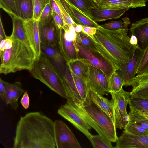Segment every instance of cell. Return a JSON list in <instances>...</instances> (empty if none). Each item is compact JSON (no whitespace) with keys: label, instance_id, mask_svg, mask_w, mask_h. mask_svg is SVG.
<instances>
[{"label":"cell","instance_id":"obj_50","mask_svg":"<svg viewBox=\"0 0 148 148\" xmlns=\"http://www.w3.org/2000/svg\"><path fill=\"white\" fill-rule=\"evenodd\" d=\"M83 26L79 24L77 25L75 27V31L77 33H80L82 31Z\"/></svg>","mask_w":148,"mask_h":148},{"label":"cell","instance_id":"obj_25","mask_svg":"<svg viewBox=\"0 0 148 148\" xmlns=\"http://www.w3.org/2000/svg\"><path fill=\"white\" fill-rule=\"evenodd\" d=\"M71 71L77 76L88 82L89 65L79 59L66 62Z\"/></svg>","mask_w":148,"mask_h":148},{"label":"cell","instance_id":"obj_24","mask_svg":"<svg viewBox=\"0 0 148 148\" xmlns=\"http://www.w3.org/2000/svg\"><path fill=\"white\" fill-rule=\"evenodd\" d=\"M11 17L12 19L13 27L12 33L10 36L23 42L31 49L24 28V21L14 16Z\"/></svg>","mask_w":148,"mask_h":148},{"label":"cell","instance_id":"obj_51","mask_svg":"<svg viewBox=\"0 0 148 148\" xmlns=\"http://www.w3.org/2000/svg\"><path fill=\"white\" fill-rule=\"evenodd\" d=\"M145 115L148 118V113H144Z\"/></svg>","mask_w":148,"mask_h":148},{"label":"cell","instance_id":"obj_44","mask_svg":"<svg viewBox=\"0 0 148 148\" xmlns=\"http://www.w3.org/2000/svg\"><path fill=\"white\" fill-rule=\"evenodd\" d=\"M97 29L95 27L83 26L82 32L92 38L94 35L96 33Z\"/></svg>","mask_w":148,"mask_h":148},{"label":"cell","instance_id":"obj_22","mask_svg":"<svg viewBox=\"0 0 148 148\" xmlns=\"http://www.w3.org/2000/svg\"><path fill=\"white\" fill-rule=\"evenodd\" d=\"M88 95L91 99L112 119L115 124L114 108L111 100H109L90 87Z\"/></svg>","mask_w":148,"mask_h":148},{"label":"cell","instance_id":"obj_42","mask_svg":"<svg viewBox=\"0 0 148 148\" xmlns=\"http://www.w3.org/2000/svg\"><path fill=\"white\" fill-rule=\"evenodd\" d=\"M52 16L57 29H60L64 28L65 25L62 18L53 11Z\"/></svg>","mask_w":148,"mask_h":148},{"label":"cell","instance_id":"obj_27","mask_svg":"<svg viewBox=\"0 0 148 148\" xmlns=\"http://www.w3.org/2000/svg\"><path fill=\"white\" fill-rule=\"evenodd\" d=\"M99 7L101 9L120 10L132 8L127 0H96Z\"/></svg>","mask_w":148,"mask_h":148},{"label":"cell","instance_id":"obj_46","mask_svg":"<svg viewBox=\"0 0 148 148\" xmlns=\"http://www.w3.org/2000/svg\"><path fill=\"white\" fill-rule=\"evenodd\" d=\"M49 3L53 11L58 14L62 18L59 7L55 1L54 0H50Z\"/></svg>","mask_w":148,"mask_h":148},{"label":"cell","instance_id":"obj_48","mask_svg":"<svg viewBox=\"0 0 148 148\" xmlns=\"http://www.w3.org/2000/svg\"><path fill=\"white\" fill-rule=\"evenodd\" d=\"M7 36L5 33L4 29L3 27L1 18L0 19V40L7 38Z\"/></svg>","mask_w":148,"mask_h":148},{"label":"cell","instance_id":"obj_26","mask_svg":"<svg viewBox=\"0 0 148 148\" xmlns=\"http://www.w3.org/2000/svg\"><path fill=\"white\" fill-rule=\"evenodd\" d=\"M19 18L24 21L33 18V5L32 0H16Z\"/></svg>","mask_w":148,"mask_h":148},{"label":"cell","instance_id":"obj_30","mask_svg":"<svg viewBox=\"0 0 148 148\" xmlns=\"http://www.w3.org/2000/svg\"><path fill=\"white\" fill-rule=\"evenodd\" d=\"M70 71L83 102L86 99L88 95L89 87L88 82L77 76L71 71Z\"/></svg>","mask_w":148,"mask_h":148},{"label":"cell","instance_id":"obj_12","mask_svg":"<svg viewBox=\"0 0 148 148\" xmlns=\"http://www.w3.org/2000/svg\"><path fill=\"white\" fill-rule=\"evenodd\" d=\"M23 23L26 33L31 48L34 52L36 59L40 56L42 53L39 20L33 18L24 21Z\"/></svg>","mask_w":148,"mask_h":148},{"label":"cell","instance_id":"obj_3","mask_svg":"<svg viewBox=\"0 0 148 148\" xmlns=\"http://www.w3.org/2000/svg\"><path fill=\"white\" fill-rule=\"evenodd\" d=\"M0 73L4 75L22 70L30 71L36 59L29 47L11 36L1 41Z\"/></svg>","mask_w":148,"mask_h":148},{"label":"cell","instance_id":"obj_35","mask_svg":"<svg viewBox=\"0 0 148 148\" xmlns=\"http://www.w3.org/2000/svg\"><path fill=\"white\" fill-rule=\"evenodd\" d=\"M129 104L144 113H148V99L130 97Z\"/></svg>","mask_w":148,"mask_h":148},{"label":"cell","instance_id":"obj_47","mask_svg":"<svg viewBox=\"0 0 148 148\" xmlns=\"http://www.w3.org/2000/svg\"><path fill=\"white\" fill-rule=\"evenodd\" d=\"M0 96L2 100L5 101V90L4 85L2 82L1 78L0 79Z\"/></svg>","mask_w":148,"mask_h":148},{"label":"cell","instance_id":"obj_28","mask_svg":"<svg viewBox=\"0 0 148 148\" xmlns=\"http://www.w3.org/2000/svg\"><path fill=\"white\" fill-rule=\"evenodd\" d=\"M93 20L92 10L100 8L92 0H67ZM94 21V20H93Z\"/></svg>","mask_w":148,"mask_h":148},{"label":"cell","instance_id":"obj_16","mask_svg":"<svg viewBox=\"0 0 148 148\" xmlns=\"http://www.w3.org/2000/svg\"><path fill=\"white\" fill-rule=\"evenodd\" d=\"M63 28L58 29V44L59 50L66 61L78 59V48L77 42L67 40L64 34Z\"/></svg>","mask_w":148,"mask_h":148},{"label":"cell","instance_id":"obj_15","mask_svg":"<svg viewBox=\"0 0 148 148\" xmlns=\"http://www.w3.org/2000/svg\"><path fill=\"white\" fill-rule=\"evenodd\" d=\"M132 87L130 97L148 99V71L137 75L125 86Z\"/></svg>","mask_w":148,"mask_h":148},{"label":"cell","instance_id":"obj_13","mask_svg":"<svg viewBox=\"0 0 148 148\" xmlns=\"http://www.w3.org/2000/svg\"><path fill=\"white\" fill-rule=\"evenodd\" d=\"M116 143L115 148H148V136L132 134L124 130Z\"/></svg>","mask_w":148,"mask_h":148},{"label":"cell","instance_id":"obj_41","mask_svg":"<svg viewBox=\"0 0 148 148\" xmlns=\"http://www.w3.org/2000/svg\"><path fill=\"white\" fill-rule=\"evenodd\" d=\"M53 11L50 3H47L43 10L39 20H42L52 14Z\"/></svg>","mask_w":148,"mask_h":148},{"label":"cell","instance_id":"obj_4","mask_svg":"<svg viewBox=\"0 0 148 148\" xmlns=\"http://www.w3.org/2000/svg\"><path fill=\"white\" fill-rule=\"evenodd\" d=\"M67 100L77 110L87 123L104 139L116 142V128L112 119L90 98L88 95L80 104Z\"/></svg>","mask_w":148,"mask_h":148},{"label":"cell","instance_id":"obj_10","mask_svg":"<svg viewBox=\"0 0 148 148\" xmlns=\"http://www.w3.org/2000/svg\"><path fill=\"white\" fill-rule=\"evenodd\" d=\"M41 43L56 47L58 43V29L52 14L39 20Z\"/></svg>","mask_w":148,"mask_h":148},{"label":"cell","instance_id":"obj_20","mask_svg":"<svg viewBox=\"0 0 148 148\" xmlns=\"http://www.w3.org/2000/svg\"><path fill=\"white\" fill-rule=\"evenodd\" d=\"M42 52L52 62L62 76L67 67L66 62L63 56L56 47L41 43Z\"/></svg>","mask_w":148,"mask_h":148},{"label":"cell","instance_id":"obj_23","mask_svg":"<svg viewBox=\"0 0 148 148\" xmlns=\"http://www.w3.org/2000/svg\"><path fill=\"white\" fill-rule=\"evenodd\" d=\"M128 10H114L100 8L93 9L92 10L93 20L97 22L117 19L123 15Z\"/></svg>","mask_w":148,"mask_h":148},{"label":"cell","instance_id":"obj_31","mask_svg":"<svg viewBox=\"0 0 148 148\" xmlns=\"http://www.w3.org/2000/svg\"><path fill=\"white\" fill-rule=\"evenodd\" d=\"M122 19L123 21L121 20L112 21L100 25L103 28L109 30L128 29V25L130 23L129 18L125 17Z\"/></svg>","mask_w":148,"mask_h":148},{"label":"cell","instance_id":"obj_6","mask_svg":"<svg viewBox=\"0 0 148 148\" xmlns=\"http://www.w3.org/2000/svg\"><path fill=\"white\" fill-rule=\"evenodd\" d=\"M78 48V59L87 64L99 69L109 79L112 74L116 70L97 51L88 49L77 42Z\"/></svg>","mask_w":148,"mask_h":148},{"label":"cell","instance_id":"obj_34","mask_svg":"<svg viewBox=\"0 0 148 148\" xmlns=\"http://www.w3.org/2000/svg\"><path fill=\"white\" fill-rule=\"evenodd\" d=\"M124 130L132 134L148 136V130L141 126L128 121L124 128Z\"/></svg>","mask_w":148,"mask_h":148},{"label":"cell","instance_id":"obj_1","mask_svg":"<svg viewBox=\"0 0 148 148\" xmlns=\"http://www.w3.org/2000/svg\"><path fill=\"white\" fill-rule=\"evenodd\" d=\"M14 148H56L54 122L39 112L21 116L17 123Z\"/></svg>","mask_w":148,"mask_h":148},{"label":"cell","instance_id":"obj_2","mask_svg":"<svg viewBox=\"0 0 148 148\" xmlns=\"http://www.w3.org/2000/svg\"><path fill=\"white\" fill-rule=\"evenodd\" d=\"M128 29L111 30L99 25L93 38L88 36L95 44L98 52L117 71L133 58L138 48L130 42Z\"/></svg>","mask_w":148,"mask_h":148},{"label":"cell","instance_id":"obj_8","mask_svg":"<svg viewBox=\"0 0 148 148\" xmlns=\"http://www.w3.org/2000/svg\"><path fill=\"white\" fill-rule=\"evenodd\" d=\"M57 112L90 139L92 135L89 132L91 127L69 101L67 100L65 104L61 105Z\"/></svg>","mask_w":148,"mask_h":148},{"label":"cell","instance_id":"obj_53","mask_svg":"<svg viewBox=\"0 0 148 148\" xmlns=\"http://www.w3.org/2000/svg\"><path fill=\"white\" fill-rule=\"evenodd\" d=\"M95 3H96L97 4V2L96 0H92Z\"/></svg>","mask_w":148,"mask_h":148},{"label":"cell","instance_id":"obj_9","mask_svg":"<svg viewBox=\"0 0 148 148\" xmlns=\"http://www.w3.org/2000/svg\"><path fill=\"white\" fill-rule=\"evenodd\" d=\"M56 148H81L78 140L66 125L60 120L54 121Z\"/></svg>","mask_w":148,"mask_h":148},{"label":"cell","instance_id":"obj_43","mask_svg":"<svg viewBox=\"0 0 148 148\" xmlns=\"http://www.w3.org/2000/svg\"><path fill=\"white\" fill-rule=\"evenodd\" d=\"M20 102L24 109H27L28 108L30 104V99L27 91L24 93Z\"/></svg>","mask_w":148,"mask_h":148},{"label":"cell","instance_id":"obj_49","mask_svg":"<svg viewBox=\"0 0 148 148\" xmlns=\"http://www.w3.org/2000/svg\"><path fill=\"white\" fill-rule=\"evenodd\" d=\"M130 42L133 45H137L138 41L136 37L133 35L131 36Z\"/></svg>","mask_w":148,"mask_h":148},{"label":"cell","instance_id":"obj_11","mask_svg":"<svg viewBox=\"0 0 148 148\" xmlns=\"http://www.w3.org/2000/svg\"><path fill=\"white\" fill-rule=\"evenodd\" d=\"M109 80L102 71L89 65L88 83L92 90L101 95H104L106 92H109Z\"/></svg>","mask_w":148,"mask_h":148},{"label":"cell","instance_id":"obj_39","mask_svg":"<svg viewBox=\"0 0 148 148\" xmlns=\"http://www.w3.org/2000/svg\"><path fill=\"white\" fill-rule=\"evenodd\" d=\"M50 0H36L33 5V18L39 20L42 12Z\"/></svg>","mask_w":148,"mask_h":148},{"label":"cell","instance_id":"obj_19","mask_svg":"<svg viewBox=\"0 0 148 148\" xmlns=\"http://www.w3.org/2000/svg\"><path fill=\"white\" fill-rule=\"evenodd\" d=\"M2 81L5 88L6 103L10 105L14 110H17L19 106L18 100L25 92L21 83L20 81L11 83L2 79Z\"/></svg>","mask_w":148,"mask_h":148},{"label":"cell","instance_id":"obj_33","mask_svg":"<svg viewBox=\"0 0 148 148\" xmlns=\"http://www.w3.org/2000/svg\"><path fill=\"white\" fill-rule=\"evenodd\" d=\"M0 7L11 17L14 16L19 18L16 0H0Z\"/></svg>","mask_w":148,"mask_h":148},{"label":"cell","instance_id":"obj_54","mask_svg":"<svg viewBox=\"0 0 148 148\" xmlns=\"http://www.w3.org/2000/svg\"><path fill=\"white\" fill-rule=\"evenodd\" d=\"M146 2H148V0H144Z\"/></svg>","mask_w":148,"mask_h":148},{"label":"cell","instance_id":"obj_14","mask_svg":"<svg viewBox=\"0 0 148 148\" xmlns=\"http://www.w3.org/2000/svg\"><path fill=\"white\" fill-rule=\"evenodd\" d=\"M130 30V35H134L137 38L138 49L144 51L148 47V18L132 23Z\"/></svg>","mask_w":148,"mask_h":148},{"label":"cell","instance_id":"obj_40","mask_svg":"<svg viewBox=\"0 0 148 148\" xmlns=\"http://www.w3.org/2000/svg\"><path fill=\"white\" fill-rule=\"evenodd\" d=\"M148 71V47L144 51L143 55L137 69L136 74L139 75Z\"/></svg>","mask_w":148,"mask_h":148},{"label":"cell","instance_id":"obj_32","mask_svg":"<svg viewBox=\"0 0 148 148\" xmlns=\"http://www.w3.org/2000/svg\"><path fill=\"white\" fill-rule=\"evenodd\" d=\"M123 86L121 77L117 71L110 77L109 80V92L116 93L119 92Z\"/></svg>","mask_w":148,"mask_h":148},{"label":"cell","instance_id":"obj_21","mask_svg":"<svg viewBox=\"0 0 148 148\" xmlns=\"http://www.w3.org/2000/svg\"><path fill=\"white\" fill-rule=\"evenodd\" d=\"M63 85L68 98L77 104H81L82 101L77 89L70 70L67 67L63 76Z\"/></svg>","mask_w":148,"mask_h":148},{"label":"cell","instance_id":"obj_55","mask_svg":"<svg viewBox=\"0 0 148 148\" xmlns=\"http://www.w3.org/2000/svg\"></svg>","mask_w":148,"mask_h":148},{"label":"cell","instance_id":"obj_36","mask_svg":"<svg viewBox=\"0 0 148 148\" xmlns=\"http://www.w3.org/2000/svg\"><path fill=\"white\" fill-rule=\"evenodd\" d=\"M76 40L78 43L84 47L92 51L98 52L94 43L88 36L82 32L77 33Z\"/></svg>","mask_w":148,"mask_h":148},{"label":"cell","instance_id":"obj_7","mask_svg":"<svg viewBox=\"0 0 148 148\" xmlns=\"http://www.w3.org/2000/svg\"><path fill=\"white\" fill-rule=\"evenodd\" d=\"M110 94L114 108L115 126L116 128L122 130L130 120L126 108L130 102V93L122 88L118 92Z\"/></svg>","mask_w":148,"mask_h":148},{"label":"cell","instance_id":"obj_37","mask_svg":"<svg viewBox=\"0 0 148 148\" xmlns=\"http://www.w3.org/2000/svg\"><path fill=\"white\" fill-rule=\"evenodd\" d=\"M90 141L94 148H112L111 142L106 140L99 134L92 135Z\"/></svg>","mask_w":148,"mask_h":148},{"label":"cell","instance_id":"obj_52","mask_svg":"<svg viewBox=\"0 0 148 148\" xmlns=\"http://www.w3.org/2000/svg\"><path fill=\"white\" fill-rule=\"evenodd\" d=\"M36 0H32V3H33V5L34 4L35 1H36Z\"/></svg>","mask_w":148,"mask_h":148},{"label":"cell","instance_id":"obj_29","mask_svg":"<svg viewBox=\"0 0 148 148\" xmlns=\"http://www.w3.org/2000/svg\"><path fill=\"white\" fill-rule=\"evenodd\" d=\"M129 115L130 121L148 130V118L144 113L130 106Z\"/></svg>","mask_w":148,"mask_h":148},{"label":"cell","instance_id":"obj_17","mask_svg":"<svg viewBox=\"0 0 148 148\" xmlns=\"http://www.w3.org/2000/svg\"><path fill=\"white\" fill-rule=\"evenodd\" d=\"M68 14L76 24L98 29L99 25L67 0H60Z\"/></svg>","mask_w":148,"mask_h":148},{"label":"cell","instance_id":"obj_18","mask_svg":"<svg viewBox=\"0 0 148 148\" xmlns=\"http://www.w3.org/2000/svg\"><path fill=\"white\" fill-rule=\"evenodd\" d=\"M144 53V51H142L138 48L132 59L124 64L121 71H117L122 79L123 86H126L129 81L135 77L137 69Z\"/></svg>","mask_w":148,"mask_h":148},{"label":"cell","instance_id":"obj_45","mask_svg":"<svg viewBox=\"0 0 148 148\" xmlns=\"http://www.w3.org/2000/svg\"><path fill=\"white\" fill-rule=\"evenodd\" d=\"M131 4L132 8L146 6V2L144 0H127Z\"/></svg>","mask_w":148,"mask_h":148},{"label":"cell","instance_id":"obj_38","mask_svg":"<svg viewBox=\"0 0 148 148\" xmlns=\"http://www.w3.org/2000/svg\"><path fill=\"white\" fill-rule=\"evenodd\" d=\"M54 0L60 9L65 25L64 28L68 29L69 27L71 25H73L75 27L77 24L74 22L69 16L60 0Z\"/></svg>","mask_w":148,"mask_h":148},{"label":"cell","instance_id":"obj_5","mask_svg":"<svg viewBox=\"0 0 148 148\" xmlns=\"http://www.w3.org/2000/svg\"><path fill=\"white\" fill-rule=\"evenodd\" d=\"M32 76L42 82L51 90L64 98H68L62 75L50 60L42 52L36 59L31 70Z\"/></svg>","mask_w":148,"mask_h":148}]
</instances>
